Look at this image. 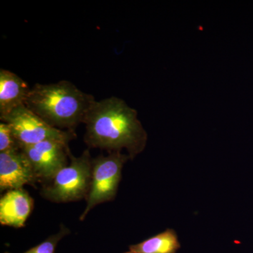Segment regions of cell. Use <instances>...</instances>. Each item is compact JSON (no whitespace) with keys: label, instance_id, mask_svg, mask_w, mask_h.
Masks as SVG:
<instances>
[{"label":"cell","instance_id":"2","mask_svg":"<svg viewBox=\"0 0 253 253\" xmlns=\"http://www.w3.org/2000/svg\"><path fill=\"white\" fill-rule=\"evenodd\" d=\"M94 96L83 92L71 82L36 84L25 106L50 126L62 130L75 131L84 118Z\"/></svg>","mask_w":253,"mask_h":253},{"label":"cell","instance_id":"1","mask_svg":"<svg viewBox=\"0 0 253 253\" xmlns=\"http://www.w3.org/2000/svg\"><path fill=\"white\" fill-rule=\"evenodd\" d=\"M84 141L91 148L109 151H127L130 160L146 147L148 135L137 111L116 96L95 101L84 123Z\"/></svg>","mask_w":253,"mask_h":253},{"label":"cell","instance_id":"10","mask_svg":"<svg viewBox=\"0 0 253 253\" xmlns=\"http://www.w3.org/2000/svg\"><path fill=\"white\" fill-rule=\"evenodd\" d=\"M180 248L176 231L167 229L139 244L131 245L123 253H176Z\"/></svg>","mask_w":253,"mask_h":253},{"label":"cell","instance_id":"4","mask_svg":"<svg viewBox=\"0 0 253 253\" xmlns=\"http://www.w3.org/2000/svg\"><path fill=\"white\" fill-rule=\"evenodd\" d=\"M129 159L128 155L121 151H113L108 156H99L92 159L90 189L86 199L85 209L80 220H84L97 205L115 199L122 179L123 166Z\"/></svg>","mask_w":253,"mask_h":253},{"label":"cell","instance_id":"9","mask_svg":"<svg viewBox=\"0 0 253 253\" xmlns=\"http://www.w3.org/2000/svg\"><path fill=\"white\" fill-rule=\"evenodd\" d=\"M31 88L17 75L0 71V119L26 104Z\"/></svg>","mask_w":253,"mask_h":253},{"label":"cell","instance_id":"11","mask_svg":"<svg viewBox=\"0 0 253 253\" xmlns=\"http://www.w3.org/2000/svg\"><path fill=\"white\" fill-rule=\"evenodd\" d=\"M71 231L66 227L63 224H61L60 231L54 235L50 236L45 241L38 244V246L32 248L23 253H55L57 245L59 241L65 236L68 235ZM4 253H11L5 252Z\"/></svg>","mask_w":253,"mask_h":253},{"label":"cell","instance_id":"5","mask_svg":"<svg viewBox=\"0 0 253 253\" xmlns=\"http://www.w3.org/2000/svg\"><path fill=\"white\" fill-rule=\"evenodd\" d=\"M0 120L11 126L20 149L45 141H57L68 145L76 137L75 131L62 130L50 126L25 105Z\"/></svg>","mask_w":253,"mask_h":253},{"label":"cell","instance_id":"8","mask_svg":"<svg viewBox=\"0 0 253 253\" xmlns=\"http://www.w3.org/2000/svg\"><path fill=\"white\" fill-rule=\"evenodd\" d=\"M34 208V200L22 189L9 190L0 199V224L20 229Z\"/></svg>","mask_w":253,"mask_h":253},{"label":"cell","instance_id":"3","mask_svg":"<svg viewBox=\"0 0 253 253\" xmlns=\"http://www.w3.org/2000/svg\"><path fill=\"white\" fill-rule=\"evenodd\" d=\"M71 163L60 169L41 191L44 199L51 202H74L86 199L90 189L92 159L89 150L79 157L69 155Z\"/></svg>","mask_w":253,"mask_h":253},{"label":"cell","instance_id":"6","mask_svg":"<svg viewBox=\"0 0 253 253\" xmlns=\"http://www.w3.org/2000/svg\"><path fill=\"white\" fill-rule=\"evenodd\" d=\"M23 151L29 160L38 181L48 184L60 169L68 166L71 154L68 145L57 141H45L23 146Z\"/></svg>","mask_w":253,"mask_h":253},{"label":"cell","instance_id":"7","mask_svg":"<svg viewBox=\"0 0 253 253\" xmlns=\"http://www.w3.org/2000/svg\"><path fill=\"white\" fill-rule=\"evenodd\" d=\"M38 181L31 162L21 150L0 153V191L22 189Z\"/></svg>","mask_w":253,"mask_h":253},{"label":"cell","instance_id":"12","mask_svg":"<svg viewBox=\"0 0 253 253\" xmlns=\"http://www.w3.org/2000/svg\"><path fill=\"white\" fill-rule=\"evenodd\" d=\"M20 150L19 144L7 123H0V153Z\"/></svg>","mask_w":253,"mask_h":253}]
</instances>
